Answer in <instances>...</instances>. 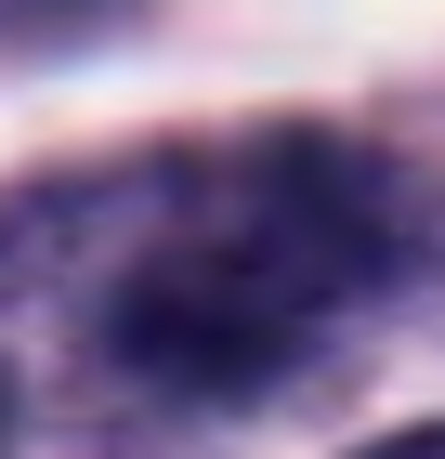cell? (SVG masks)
Returning <instances> with one entry per match:
<instances>
[{
	"mask_svg": "<svg viewBox=\"0 0 445 459\" xmlns=\"http://www.w3.org/2000/svg\"><path fill=\"white\" fill-rule=\"evenodd\" d=\"M406 237H393V184L367 158H262L184 197V223L144 249L118 302H105V354L158 394H262L314 328L393 289Z\"/></svg>",
	"mask_w": 445,
	"mask_h": 459,
	"instance_id": "6da1fadb",
	"label": "cell"
},
{
	"mask_svg": "<svg viewBox=\"0 0 445 459\" xmlns=\"http://www.w3.org/2000/svg\"><path fill=\"white\" fill-rule=\"evenodd\" d=\"M380 459H445V433H419V446H380Z\"/></svg>",
	"mask_w": 445,
	"mask_h": 459,
	"instance_id": "7a4b0ae2",
	"label": "cell"
}]
</instances>
